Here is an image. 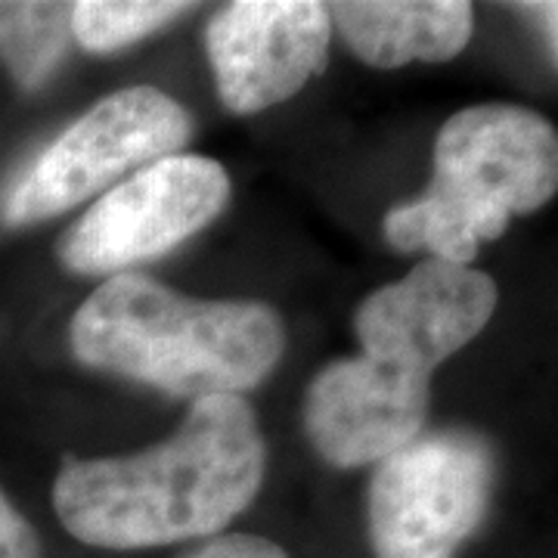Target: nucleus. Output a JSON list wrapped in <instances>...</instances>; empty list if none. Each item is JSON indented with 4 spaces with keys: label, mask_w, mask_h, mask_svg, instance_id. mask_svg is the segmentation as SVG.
Listing matches in <instances>:
<instances>
[{
    "label": "nucleus",
    "mask_w": 558,
    "mask_h": 558,
    "mask_svg": "<svg viewBox=\"0 0 558 558\" xmlns=\"http://www.w3.org/2000/svg\"><path fill=\"white\" fill-rule=\"evenodd\" d=\"M267 444L255 410L215 395L168 440L131 457L65 459L53 484L62 527L100 549H149L211 537L258 497Z\"/></svg>",
    "instance_id": "f257e3e1"
},
{
    "label": "nucleus",
    "mask_w": 558,
    "mask_h": 558,
    "mask_svg": "<svg viewBox=\"0 0 558 558\" xmlns=\"http://www.w3.org/2000/svg\"><path fill=\"white\" fill-rule=\"evenodd\" d=\"M282 348L274 307L186 299L134 270L97 286L72 317V351L84 366L174 398H240L274 373Z\"/></svg>",
    "instance_id": "f03ea898"
},
{
    "label": "nucleus",
    "mask_w": 558,
    "mask_h": 558,
    "mask_svg": "<svg viewBox=\"0 0 558 558\" xmlns=\"http://www.w3.org/2000/svg\"><path fill=\"white\" fill-rule=\"evenodd\" d=\"M556 186L558 137L549 121L524 106H469L440 128L428 190L385 215V240L398 252L465 267L481 242L497 240L515 215L543 208Z\"/></svg>",
    "instance_id": "7ed1b4c3"
},
{
    "label": "nucleus",
    "mask_w": 558,
    "mask_h": 558,
    "mask_svg": "<svg viewBox=\"0 0 558 558\" xmlns=\"http://www.w3.org/2000/svg\"><path fill=\"white\" fill-rule=\"evenodd\" d=\"M193 121L159 87H124L94 102L0 193V220L28 227L102 193L112 180L186 146Z\"/></svg>",
    "instance_id": "20e7f679"
},
{
    "label": "nucleus",
    "mask_w": 558,
    "mask_h": 558,
    "mask_svg": "<svg viewBox=\"0 0 558 558\" xmlns=\"http://www.w3.org/2000/svg\"><path fill=\"white\" fill-rule=\"evenodd\" d=\"M494 450L472 432H428L376 462L366 519L376 558H453L494 494Z\"/></svg>",
    "instance_id": "39448f33"
},
{
    "label": "nucleus",
    "mask_w": 558,
    "mask_h": 558,
    "mask_svg": "<svg viewBox=\"0 0 558 558\" xmlns=\"http://www.w3.org/2000/svg\"><path fill=\"white\" fill-rule=\"evenodd\" d=\"M230 178L208 156H165L106 190L57 245L60 260L84 277H119L174 252L223 211Z\"/></svg>",
    "instance_id": "423d86ee"
},
{
    "label": "nucleus",
    "mask_w": 558,
    "mask_h": 558,
    "mask_svg": "<svg viewBox=\"0 0 558 558\" xmlns=\"http://www.w3.org/2000/svg\"><path fill=\"white\" fill-rule=\"evenodd\" d=\"M497 301V282L472 264L428 258L363 301L354 329L363 357L432 379L490 323Z\"/></svg>",
    "instance_id": "0eeeda50"
},
{
    "label": "nucleus",
    "mask_w": 558,
    "mask_h": 558,
    "mask_svg": "<svg viewBox=\"0 0 558 558\" xmlns=\"http://www.w3.org/2000/svg\"><path fill=\"white\" fill-rule=\"evenodd\" d=\"M329 38V3L240 0L220 7L205 32L220 102L252 116L295 97L326 69Z\"/></svg>",
    "instance_id": "6e6552de"
},
{
    "label": "nucleus",
    "mask_w": 558,
    "mask_h": 558,
    "mask_svg": "<svg viewBox=\"0 0 558 558\" xmlns=\"http://www.w3.org/2000/svg\"><path fill=\"white\" fill-rule=\"evenodd\" d=\"M428 381L369 357L323 366L304 395V428L319 457L339 469L373 465L422 435Z\"/></svg>",
    "instance_id": "1a4fd4ad"
},
{
    "label": "nucleus",
    "mask_w": 558,
    "mask_h": 558,
    "mask_svg": "<svg viewBox=\"0 0 558 558\" xmlns=\"http://www.w3.org/2000/svg\"><path fill=\"white\" fill-rule=\"evenodd\" d=\"M329 20L360 60L376 69L453 60L475 28L472 3L465 0H341L329 3Z\"/></svg>",
    "instance_id": "9d476101"
},
{
    "label": "nucleus",
    "mask_w": 558,
    "mask_h": 558,
    "mask_svg": "<svg viewBox=\"0 0 558 558\" xmlns=\"http://www.w3.org/2000/svg\"><path fill=\"white\" fill-rule=\"evenodd\" d=\"M72 40V3L0 0V62L22 90L57 72Z\"/></svg>",
    "instance_id": "9b49d317"
},
{
    "label": "nucleus",
    "mask_w": 558,
    "mask_h": 558,
    "mask_svg": "<svg viewBox=\"0 0 558 558\" xmlns=\"http://www.w3.org/2000/svg\"><path fill=\"white\" fill-rule=\"evenodd\" d=\"M193 10V3L156 0H78L72 3V38L90 53H112L165 28Z\"/></svg>",
    "instance_id": "f8f14e48"
},
{
    "label": "nucleus",
    "mask_w": 558,
    "mask_h": 558,
    "mask_svg": "<svg viewBox=\"0 0 558 558\" xmlns=\"http://www.w3.org/2000/svg\"><path fill=\"white\" fill-rule=\"evenodd\" d=\"M0 558H40V539L20 509L0 490Z\"/></svg>",
    "instance_id": "ddd939ff"
},
{
    "label": "nucleus",
    "mask_w": 558,
    "mask_h": 558,
    "mask_svg": "<svg viewBox=\"0 0 558 558\" xmlns=\"http://www.w3.org/2000/svg\"><path fill=\"white\" fill-rule=\"evenodd\" d=\"M183 558H289V553L274 539L258 534H227V537L208 539L196 553Z\"/></svg>",
    "instance_id": "4468645a"
},
{
    "label": "nucleus",
    "mask_w": 558,
    "mask_h": 558,
    "mask_svg": "<svg viewBox=\"0 0 558 558\" xmlns=\"http://www.w3.org/2000/svg\"><path fill=\"white\" fill-rule=\"evenodd\" d=\"M521 10L537 22L539 32L549 40V50L556 53V3H524Z\"/></svg>",
    "instance_id": "2eb2a0df"
}]
</instances>
